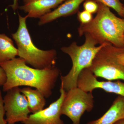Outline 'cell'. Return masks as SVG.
Segmentation results:
<instances>
[{"label":"cell","instance_id":"obj_7","mask_svg":"<svg viewBox=\"0 0 124 124\" xmlns=\"http://www.w3.org/2000/svg\"><path fill=\"white\" fill-rule=\"evenodd\" d=\"M6 92L3 101L7 124L25 121L31 112L27 98L21 93V89L17 86Z\"/></svg>","mask_w":124,"mask_h":124},{"label":"cell","instance_id":"obj_19","mask_svg":"<svg viewBox=\"0 0 124 124\" xmlns=\"http://www.w3.org/2000/svg\"><path fill=\"white\" fill-rule=\"evenodd\" d=\"M115 56L117 62L124 67V48L116 47Z\"/></svg>","mask_w":124,"mask_h":124},{"label":"cell","instance_id":"obj_10","mask_svg":"<svg viewBox=\"0 0 124 124\" xmlns=\"http://www.w3.org/2000/svg\"><path fill=\"white\" fill-rule=\"evenodd\" d=\"M67 0H27L18 9L27 14L28 18H40Z\"/></svg>","mask_w":124,"mask_h":124},{"label":"cell","instance_id":"obj_18","mask_svg":"<svg viewBox=\"0 0 124 124\" xmlns=\"http://www.w3.org/2000/svg\"><path fill=\"white\" fill-rule=\"evenodd\" d=\"M5 111L4 107V101L2 93L0 90V124H7L6 119H5Z\"/></svg>","mask_w":124,"mask_h":124},{"label":"cell","instance_id":"obj_15","mask_svg":"<svg viewBox=\"0 0 124 124\" xmlns=\"http://www.w3.org/2000/svg\"><path fill=\"white\" fill-rule=\"evenodd\" d=\"M97 3H101L107 7L113 9L121 16L124 5L119 0H93Z\"/></svg>","mask_w":124,"mask_h":124},{"label":"cell","instance_id":"obj_2","mask_svg":"<svg viewBox=\"0 0 124 124\" xmlns=\"http://www.w3.org/2000/svg\"><path fill=\"white\" fill-rule=\"evenodd\" d=\"M98 3L96 16L89 23H80L78 29L79 36L87 33L98 44H109L124 48V19L116 16L109 7Z\"/></svg>","mask_w":124,"mask_h":124},{"label":"cell","instance_id":"obj_8","mask_svg":"<svg viewBox=\"0 0 124 124\" xmlns=\"http://www.w3.org/2000/svg\"><path fill=\"white\" fill-rule=\"evenodd\" d=\"M77 87L91 93L95 89H101L107 93H113L124 97V82L119 80L115 82L100 81L89 68L84 69L80 73L78 79Z\"/></svg>","mask_w":124,"mask_h":124},{"label":"cell","instance_id":"obj_12","mask_svg":"<svg viewBox=\"0 0 124 124\" xmlns=\"http://www.w3.org/2000/svg\"><path fill=\"white\" fill-rule=\"evenodd\" d=\"M124 119V97L119 96L101 117L86 124H114Z\"/></svg>","mask_w":124,"mask_h":124},{"label":"cell","instance_id":"obj_17","mask_svg":"<svg viewBox=\"0 0 124 124\" xmlns=\"http://www.w3.org/2000/svg\"><path fill=\"white\" fill-rule=\"evenodd\" d=\"M78 19L81 24L89 23L93 20V15L89 12L84 10L78 12Z\"/></svg>","mask_w":124,"mask_h":124},{"label":"cell","instance_id":"obj_3","mask_svg":"<svg viewBox=\"0 0 124 124\" xmlns=\"http://www.w3.org/2000/svg\"><path fill=\"white\" fill-rule=\"evenodd\" d=\"M84 43L78 45L74 41L68 46H62L61 50L70 58L72 67L68 73L61 76L60 87L67 92L71 89L77 87V80L81 72L85 68H89L98 51L107 44L97 46V42L87 33L84 35Z\"/></svg>","mask_w":124,"mask_h":124},{"label":"cell","instance_id":"obj_14","mask_svg":"<svg viewBox=\"0 0 124 124\" xmlns=\"http://www.w3.org/2000/svg\"><path fill=\"white\" fill-rule=\"evenodd\" d=\"M18 50L11 38L4 33H0V64L15 58Z\"/></svg>","mask_w":124,"mask_h":124},{"label":"cell","instance_id":"obj_20","mask_svg":"<svg viewBox=\"0 0 124 124\" xmlns=\"http://www.w3.org/2000/svg\"><path fill=\"white\" fill-rule=\"evenodd\" d=\"M7 80V76L4 69L0 67V86H3Z\"/></svg>","mask_w":124,"mask_h":124},{"label":"cell","instance_id":"obj_1","mask_svg":"<svg viewBox=\"0 0 124 124\" xmlns=\"http://www.w3.org/2000/svg\"><path fill=\"white\" fill-rule=\"evenodd\" d=\"M0 67L7 76L6 82L2 86L4 92L17 86H28L38 90L45 98L49 97L52 94L60 73L55 66L44 69L30 67L20 57L0 63Z\"/></svg>","mask_w":124,"mask_h":124},{"label":"cell","instance_id":"obj_6","mask_svg":"<svg viewBox=\"0 0 124 124\" xmlns=\"http://www.w3.org/2000/svg\"><path fill=\"white\" fill-rule=\"evenodd\" d=\"M94 101L92 93L86 92L79 87L67 92L62 103L61 112L69 117L73 124H80L81 119L85 111L93 108Z\"/></svg>","mask_w":124,"mask_h":124},{"label":"cell","instance_id":"obj_21","mask_svg":"<svg viewBox=\"0 0 124 124\" xmlns=\"http://www.w3.org/2000/svg\"><path fill=\"white\" fill-rule=\"evenodd\" d=\"M23 3L26 2L27 0H23ZM18 0H13V3L12 5L9 6V7H10L13 9L14 11H15L16 10L18 9Z\"/></svg>","mask_w":124,"mask_h":124},{"label":"cell","instance_id":"obj_5","mask_svg":"<svg viewBox=\"0 0 124 124\" xmlns=\"http://www.w3.org/2000/svg\"><path fill=\"white\" fill-rule=\"evenodd\" d=\"M116 48L107 44L96 54L89 68L95 77L108 81L124 80V67L116 59Z\"/></svg>","mask_w":124,"mask_h":124},{"label":"cell","instance_id":"obj_16","mask_svg":"<svg viewBox=\"0 0 124 124\" xmlns=\"http://www.w3.org/2000/svg\"><path fill=\"white\" fill-rule=\"evenodd\" d=\"M83 7L84 10L93 14L97 13L99 9V5L93 0H85L83 4Z\"/></svg>","mask_w":124,"mask_h":124},{"label":"cell","instance_id":"obj_9","mask_svg":"<svg viewBox=\"0 0 124 124\" xmlns=\"http://www.w3.org/2000/svg\"><path fill=\"white\" fill-rule=\"evenodd\" d=\"M60 95L47 108L29 116L23 124H64L61 119V108L67 92L60 87Z\"/></svg>","mask_w":124,"mask_h":124},{"label":"cell","instance_id":"obj_4","mask_svg":"<svg viewBox=\"0 0 124 124\" xmlns=\"http://www.w3.org/2000/svg\"><path fill=\"white\" fill-rule=\"evenodd\" d=\"M19 26L12 37L17 46L18 56L25 60L26 64L33 68L44 69L55 66L57 51L55 49L44 50L34 45L27 26V16L22 17L18 13Z\"/></svg>","mask_w":124,"mask_h":124},{"label":"cell","instance_id":"obj_13","mask_svg":"<svg viewBox=\"0 0 124 124\" xmlns=\"http://www.w3.org/2000/svg\"><path fill=\"white\" fill-rule=\"evenodd\" d=\"M21 92L27 98L31 113H37L44 109L46 103L45 98L38 90L25 87L21 89Z\"/></svg>","mask_w":124,"mask_h":124},{"label":"cell","instance_id":"obj_23","mask_svg":"<svg viewBox=\"0 0 124 124\" xmlns=\"http://www.w3.org/2000/svg\"><path fill=\"white\" fill-rule=\"evenodd\" d=\"M121 16H122V17H123L124 18V7H123V9H122V15H121Z\"/></svg>","mask_w":124,"mask_h":124},{"label":"cell","instance_id":"obj_24","mask_svg":"<svg viewBox=\"0 0 124 124\" xmlns=\"http://www.w3.org/2000/svg\"></svg>","mask_w":124,"mask_h":124},{"label":"cell","instance_id":"obj_11","mask_svg":"<svg viewBox=\"0 0 124 124\" xmlns=\"http://www.w3.org/2000/svg\"><path fill=\"white\" fill-rule=\"evenodd\" d=\"M85 0H67L53 11L40 19L39 26L51 23L59 18L72 15L78 12L80 5Z\"/></svg>","mask_w":124,"mask_h":124},{"label":"cell","instance_id":"obj_22","mask_svg":"<svg viewBox=\"0 0 124 124\" xmlns=\"http://www.w3.org/2000/svg\"><path fill=\"white\" fill-rule=\"evenodd\" d=\"M114 124H124V119L120 120L119 121H117Z\"/></svg>","mask_w":124,"mask_h":124}]
</instances>
